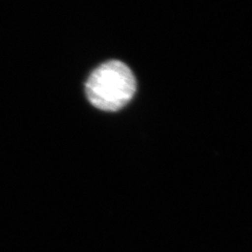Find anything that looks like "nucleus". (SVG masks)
Here are the masks:
<instances>
[{
  "mask_svg": "<svg viewBox=\"0 0 252 252\" xmlns=\"http://www.w3.org/2000/svg\"><path fill=\"white\" fill-rule=\"evenodd\" d=\"M136 86V79L130 68L121 61L110 60L91 74L85 84V92L94 107L116 112L131 100Z\"/></svg>",
  "mask_w": 252,
  "mask_h": 252,
  "instance_id": "f257e3e1",
  "label": "nucleus"
}]
</instances>
